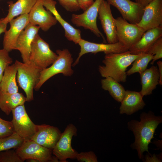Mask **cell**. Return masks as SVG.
<instances>
[{"instance_id": "obj_9", "label": "cell", "mask_w": 162, "mask_h": 162, "mask_svg": "<svg viewBox=\"0 0 162 162\" xmlns=\"http://www.w3.org/2000/svg\"><path fill=\"white\" fill-rule=\"evenodd\" d=\"M103 0H95L81 14H73L71 16V22L76 26L82 27L86 29L89 30L97 37H101L103 40L106 41L97 24L99 8Z\"/></svg>"}, {"instance_id": "obj_13", "label": "cell", "mask_w": 162, "mask_h": 162, "mask_svg": "<svg viewBox=\"0 0 162 162\" xmlns=\"http://www.w3.org/2000/svg\"><path fill=\"white\" fill-rule=\"evenodd\" d=\"M137 24L145 31L162 26V0H154L146 6Z\"/></svg>"}, {"instance_id": "obj_17", "label": "cell", "mask_w": 162, "mask_h": 162, "mask_svg": "<svg viewBox=\"0 0 162 162\" xmlns=\"http://www.w3.org/2000/svg\"><path fill=\"white\" fill-rule=\"evenodd\" d=\"M40 28L30 23L26 26L18 37L15 50L19 51L23 62L28 64L32 43L38 34Z\"/></svg>"}, {"instance_id": "obj_8", "label": "cell", "mask_w": 162, "mask_h": 162, "mask_svg": "<svg viewBox=\"0 0 162 162\" xmlns=\"http://www.w3.org/2000/svg\"><path fill=\"white\" fill-rule=\"evenodd\" d=\"M76 127L73 124L68 125L52 149V153L60 162H66V160L76 159L78 153L71 146L72 138L77 134Z\"/></svg>"}, {"instance_id": "obj_29", "label": "cell", "mask_w": 162, "mask_h": 162, "mask_svg": "<svg viewBox=\"0 0 162 162\" xmlns=\"http://www.w3.org/2000/svg\"><path fill=\"white\" fill-rule=\"evenodd\" d=\"M146 53L154 56L151 63L152 64H153L156 61L162 58V37L155 42Z\"/></svg>"}, {"instance_id": "obj_6", "label": "cell", "mask_w": 162, "mask_h": 162, "mask_svg": "<svg viewBox=\"0 0 162 162\" xmlns=\"http://www.w3.org/2000/svg\"><path fill=\"white\" fill-rule=\"evenodd\" d=\"M15 151L23 162L30 159H37L39 162L58 161L55 156H52V149L43 146L31 140H24Z\"/></svg>"}, {"instance_id": "obj_24", "label": "cell", "mask_w": 162, "mask_h": 162, "mask_svg": "<svg viewBox=\"0 0 162 162\" xmlns=\"http://www.w3.org/2000/svg\"><path fill=\"white\" fill-rule=\"evenodd\" d=\"M48 10L52 13L63 28L65 32L64 36L69 41H73L75 44H78L82 39L80 30L75 28L63 19L56 10L55 4L49 6Z\"/></svg>"}, {"instance_id": "obj_10", "label": "cell", "mask_w": 162, "mask_h": 162, "mask_svg": "<svg viewBox=\"0 0 162 162\" xmlns=\"http://www.w3.org/2000/svg\"><path fill=\"white\" fill-rule=\"evenodd\" d=\"M12 122L14 132L24 140H30L35 133L37 125L31 121L24 105L18 106L13 110Z\"/></svg>"}, {"instance_id": "obj_31", "label": "cell", "mask_w": 162, "mask_h": 162, "mask_svg": "<svg viewBox=\"0 0 162 162\" xmlns=\"http://www.w3.org/2000/svg\"><path fill=\"white\" fill-rule=\"evenodd\" d=\"M0 162H23L15 151L7 150L1 152Z\"/></svg>"}, {"instance_id": "obj_18", "label": "cell", "mask_w": 162, "mask_h": 162, "mask_svg": "<svg viewBox=\"0 0 162 162\" xmlns=\"http://www.w3.org/2000/svg\"><path fill=\"white\" fill-rule=\"evenodd\" d=\"M61 133L56 127L46 124L37 125L36 131L30 140L52 150Z\"/></svg>"}, {"instance_id": "obj_7", "label": "cell", "mask_w": 162, "mask_h": 162, "mask_svg": "<svg viewBox=\"0 0 162 162\" xmlns=\"http://www.w3.org/2000/svg\"><path fill=\"white\" fill-rule=\"evenodd\" d=\"M118 42L128 50L140 39L146 31L136 24L129 23L122 17L115 19Z\"/></svg>"}, {"instance_id": "obj_3", "label": "cell", "mask_w": 162, "mask_h": 162, "mask_svg": "<svg viewBox=\"0 0 162 162\" xmlns=\"http://www.w3.org/2000/svg\"><path fill=\"white\" fill-rule=\"evenodd\" d=\"M56 53L58 57L49 67L42 70L39 81L34 89L38 90L48 80L60 73L65 76H70L74 73L71 66L73 62L72 55L67 49L57 50Z\"/></svg>"}, {"instance_id": "obj_2", "label": "cell", "mask_w": 162, "mask_h": 162, "mask_svg": "<svg viewBox=\"0 0 162 162\" xmlns=\"http://www.w3.org/2000/svg\"><path fill=\"white\" fill-rule=\"evenodd\" d=\"M141 54H133L129 50L119 53L105 54L102 61L104 65L99 66V71L103 77H110L119 82H125L126 81L127 68Z\"/></svg>"}, {"instance_id": "obj_21", "label": "cell", "mask_w": 162, "mask_h": 162, "mask_svg": "<svg viewBox=\"0 0 162 162\" xmlns=\"http://www.w3.org/2000/svg\"><path fill=\"white\" fill-rule=\"evenodd\" d=\"M142 88V95H149L159 84V74L158 67L153 65L140 74Z\"/></svg>"}, {"instance_id": "obj_34", "label": "cell", "mask_w": 162, "mask_h": 162, "mask_svg": "<svg viewBox=\"0 0 162 162\" xmlns=\"http://www.w3.org/2000/svg\"><path fill=\"white\" fill-rule=\"evenodd\" d=\"M77 160L81 162H97L96 156L94 152L90 151L78 153L76 157Z\"/></svg>"}, {"instance_id": "obj_37", "label": "cell", "mask_w": 162, "mask_h": 162, "mask_svg": "<svg viewBox=\"0 0 162 162\" xmlns=\"http://www.w3.org/2000/svg\"><path fill=\"white\" fill-rule=\"evenodd\" d=\"M159 74V84L162 85V62L160 60L157 62Z\"/></svg>"}, {"instance_id": "obj_33", "label": "cell", "mask_w": 162, "mask_h": 162, "mask_svg": "<svg viewBox=\"0 0 162 162\" xmlns=\"http://www.w3.org/2000/svg\"><path fill=\"white\" fill-rule=\"evenodd\" d=\"M58 0L60 4L67 11L76 12L80 9L77 0Z\"/></svg>"}, {"instance_id": "obj_20", "label": "cell", "mask_w": 162, "mask_h": 162, "mask_svg": "<svg viewBox=\"0 0 162 162\" xmlns=\"http://www.w3.org/2000/svg\"><path fill=\"white\" fill-rule=\"evenodd\" d=\"M143 97L140 92L126 91L124 96L121 102L120 113L130 115L142 109L146 105Z\"/></svg>"}, {"instance_id": "obj_35", "label": "cell", "mask_w": 162, "mask_h": 162, "mask_svg": "<svg viewBox=\"0 0 162 162\" xmlns=\"http://www.w3.org/2000/svg\"><path fill=\"white\" fill-rule=\"evenodd\" d=\"M80 9L85 10L94 2L93 0H77Z\"/></svg>"}, {"instance_id": "obj_39", "label": "cell", "mask_w": 162, "mask_h": 162, "mask_svg": "<svg viewBox=\"0 0 162 162\" xmlns=\"http://www.w3.org/2000/svg\"><path fill=\"white\" fill-rule=\"evenodd\" d=\"M154 0H135V2L145 7Z\"/></svg>"}, {"instance_id": "obj_19", "label": "cell", "mask_w": 162, "mask_h": 162, "mask_svg": "<svg viewBox=\"0 0 162 162\" xmlns=\"http://www.w3.org/2000/svg\"><path fill=\"white\" fill-rule=\"evenodd\" d=\"M161 37H162V26L148 29L128 50L131 53L134 55L146 53L155 42Z\"/></svg>"}, {"instance_id": "obj_27", "label": "cell", "mask_w": 162, "mask_h": 162, "mask_svg": "<svg viewBox=\"0 0 162 162\" xmlns=\"http://www.w3.org/2000/svg\"><path fill=\"white\" fill-rule=\"evenodd\" d=\"M153 55L151 54L143 53L136 58L133 62L132 66L126 72L127 76H129L136 73L140 74L147 69L149 63L152 60Z\"/></svg>"}, {"instance_id": "obj_25", "label": "cell", "mask_w": 162, "mask_h": 162, "mask_svg": "<svg viewBox=\"0 0 162 162\" xmlns=\"http://www.w3.org/2000/svg\"><path fill=\"white\" fill-rule=\"evenodd\" d=\"M17 72L15 63L6 68L0 83V90L10 93L18 92V88L16 81Z\"/></svg>"}, {"instance_id": "obj_14", "label": "cell", "mask_w": 162, "mask_h": 162, "mask_svg": "<svg viewBox=\"0 0 162 162\" xmlns=\"http://www.w3.org/2000/svg\"><path fill=\"white\" fill-rule=\"evenodd\" d=\"M29 23L39 27L43 31H48L55 25L57 21L52 13L46 10L41 0H38L28 14Z\"/></svg>"}, {"instance_id": "obj_5", "label": "cell", "mask_w": 162, "mask_h": 162, "mask_svg": "<svg viewBox=\"0 0 162 162\" xmlns=\"http://www.w3.org/2000/svg\"><path fill=\"white\" fill-rule=\"evenodd\" d=\"M17 80L19 85L26 94V101L33 100V89L38 83L40 70L29 64H26L16 60Z\"/></svg>"}, {"instance_id": "obj_11", "label": "cell", "mask_w": 162, "mask_h": 162, "mask_svg": "<svg viewBox=\"0 0 162 162\" xmlns=\"http://www.w3.org/2000/svg\"><path fill=\"white\" fill-rule=\"evenodd\" d=\"M78 44L80 46V51L77 58L72 64L73 66L78 63L80 58L83 55L87 53L95 54L103 52L106 54L110 53H119L128 50L119 42L114 44H99L90 42L81 39Z\"/></svg>"}, {"instance_id": "obj_38", "label": "cell", "mask_w": 162, "mask_h": 162, "mask_svg": "<svg viewBox=\"0 0 162 162\" xmlns=\"http://www.w3.org/2000/svg\"><path fill=\"white\" fill-rule=\"evenodd\" d=\"M7 25L2 21V18L0 19V35L7 30Z\"/></svg>"}, {"instance_id": "obj_22", "label": "cell", "mask_w": 162, "mask_h": 162, "mask_svg": "<svg viewBox=\"0 0 162 162\" xmlns=\"http://www.w3.org/2000/svg\"><path fill=\"white\" fill-rule=\"evenodd\" d=\"M38 0H18L15 3L8 2L9 9L6 17L2 18V21L7 24L17 16L28 14Z\"/></svg>"}, {"instance_id": "obj_15", "label": "cell", "mask_w": 162, "mask_h": 162, "mask_svg": "<svg viewBox=\"0 0 162 162\" xmlns=\"http://www.w3.org/2000/svg\"><path fill=\"white\" fill-rule=\"evenodd\" d=\"M10 27L4 33L3 48L9 52L15 50L16 41L22 32L29 24L28 14L20 15L9 22Z\"/></svg>"}, {"instance_id": "obj_23", "label": "cell", "mask_w": 162, "mask_h": 162, "mask_svg": "<svg viewBox=\"0 0 162 162\" xmlns=\"http://www.w3.org/2000/svg\"><path fill=\"white\" fill-rule=\"evenodd\" d=\"M26 98L18 92L10 93L0 90V109L7 115L19 105H24Z\"/></svg>"}, {"instance_id": "obj_30", "label": "cell", "mask_w": 162, "mask_h": 162, "mask_svg": "<svg viewBox=\"0 0 162 162\" xmlns=\"http://www.w3.org/2000/svg\"><path fill=\"white\" fill-rule=\"evenodd\" d=\"M9 52L4 48L0 49V83L5 69L13 62Z\"/></svg>"}, {"instance_id": "obj_1", "label": "cell", "mask_w": 162, "mask_h": 162, "mask_svg": "<svg viewBox=\"0 0 162 162\" xmlns=\"http://www.w3.org/2000/svg\"><path fill=\"white\" fill-rule=\"evenodd\" d=\"M140 121L132 120L128 123V128L132 131L135 137L134 142L131 147L136 150L140 159H143V153H149L148 145L151 142L155 130L162 122V117L156 116L152 111L142 112L140 116Z\"/></svg>"}, {"instance_id": "obj_16", "label": "cell", "mask_w": 162, "mask_h": 162, "mask_svg": "<svg viewBox=\"0 0 162 162\" xmlns=\"http://www.w3.org/2000/svg\"><path fill=\"white\" fill-rule=\"evenodd\" d=\"M98 15L108 44L118 42L115 19L112 15L110 5L106 0H103L101 2L99 8Z\"/></svg>"}, {"instance_id": "obj_28", "label": "cell", "mask_w": 162, "mask_h": 162, "mask_svg": "<svg viewBox=\"0 0 162 162\" xmlns=\"http://www.w3.org/2000/svg\"><path fill=\"white\" fill-rule=\"evenodd\" d=\"M24 140L15 132L8 136L0 139V152L17 148L21 145Z\"/></svg>"}, {"instance_id": "obj_36", "label": "cell", "mask_w": 162, "mask_h": 162, "mask_svg": "<svg viewBox=\"0 0 162 162\" xmlns=\"http://www.w3.org/2000/svg\"><path fill=\"white\" fill-rule=\"evenodd\" d=\"M145 162H161V161L155 155L153 154V156H150L149 155H147L145 157Z\"/></svg>"}, {"instance_id": "obj_26", "label": "cell", "mask_w": 162, "mask_h": 162, "mask_svg": "<svg viewBox=\"0 0 162 162\" xmlns=\"http://www.w3.org/2000/svg\"><path fill=\"white\" fill-rule=\"evenodd\" d=\"M101 81L102 88L108 91L116 101L121 102L125 94L126 91L119 82L110 77H106Z\"/></svg>"}, {"instance_id": "obj_4", "label": "cell", "mask_w": 162, "mask_h": 162, "mask_svg": "<svg viewBox=\"0 0 162 162\" xmlns=\"http://www.w3.org/2000/svg\"><path fill=\"white\" fill-rule=\"evenodd\" d=\"M58 57L49 44L37 34L32 44L29 64L42 70L52 64Z\"/></svg>"}, {"instance_id": "obj_32", "label": "cell", "mask_w": 162, "mask_h": 162, "mask_svg": "<svg viewBox=\"0 0 162 162\" xmlns=\"http://www.w3.org/2000/svg\"><path fill=\"white\" fill-rule=\"evenodd\" d=\"M14 132L11 121L0 118V139L8 136Z\"/></svg>"}, {"instance_id": "obj_12", "label": "cell", "mask_w": 162, "mask_h": 162, "mask_svg": "<svg viewBox=\"0 0 162 162\" xmlns=\"http://www.w3.org/2000/svg\"><path fill=\"white\" fill-rule=\"evenodd\" d=\"M110 5L115 7L122 17L130 23L137 24L142 16L144 7L130 0H106Z\"/></svg>"}]
</instances>
